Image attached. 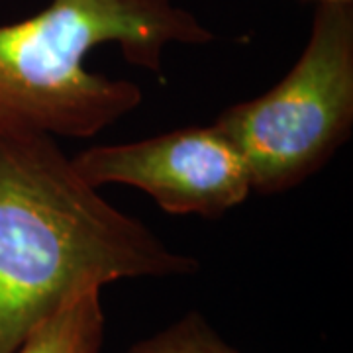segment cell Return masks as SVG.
Listing matches in <instances>:
<instances>
[{"mask_svg": "<svg viewBox=\"0 0 353 353\" xmlns=\"http://www.w3.org/2000/svg\"><path fill=\"white\" fill-rule=\"evenodd\" d=\"M212 34L171 0H51L36 16L0 26V134L92 138L141 104L132 81L85 67L101 43L163 77L165 46Z\"/></svg>", "mask_w": 353, "mask_h": 353, "instance_id": "cell-2", "label": "cell"}, {"mask_svg": "<svg viewBox=\"0 0 353 353\" xmlns=\"http://www.w3.org/2000/svg\"><path fill=\"white\" fill-rule=\"evenodd\" d=\"M128 353H240L230 347L199 312H190L176 324L148 340L138 341Z\"/></svg>", "mask_w": 353, "mask_h": 353, "instance_id": "cell-6", "label": "cell"}, {"mask_svg": "<svg viewBox=\"0 0 353 353\" xmlns=\"http://www.w3.org/2000/svg\"><path fill=\"white\" fill-rule=\"evenodd\" d=\"M101 290H87L30 330L14 353H101Z\"/></svg>", "mask_w": 353, "mask_h": 353, "instance_id": "cell-5", "label": "cell"}, {"mask_svg": "<svg viewBox=\"0 0 353 353\" xmlns=\"http://www.w3.org/2000/svg\"><path fill=\"white\" fill-rule=\"evenodd\" d=\"M318 2L322 4V2H352V0H318Z\"/></svg>", "mask_w": 353, "mask_h": 353, "instance_id": "cell-7", "label": "cell"}, {"mask_svg": "<svg viewBox=\"0 0 353 353\" xmlns=\"http://www.w3.org/2000/svg\"><path fill=\"white\" fill-rule=\"evenodd\" d=\"M71 161L90 187H136L167 214L220 218L252 194L241 155L214 126L181 128L134 143L94 145Z\"/></svg>", "mask_w": 353, "mask_h": 353, "instance_id": "cell-4", "label": "cell"}, {"mask_svg": "<svg viewBox=\"0 0 353 353\" xmlns=\"http://www.w3.org/2000/svg\"><path fill=\"white\" fill-rule=\"evenodd\" d=\"M212 126L238 150L252 192L301 185L328 163L353 126L352 2H322L303 55L265 94L226 108Z\"/></svg>", "mask_w": 353, "mask_h": 353, "instance_id": "cell-3", "label": "cell"}, {"mask_svg": "<svg viewBox=\"0 0 353 353\" xmlns=\"http://www.w3.org/2000/svg\"><path fill=\"white\" fill-rule=\"evenodd\" d=\"M196 271L99 196L53 136L0 134V353L87 290Z\"/></svg>", "mask_w": 353, "mask_h": 353, "instance_id": "cell-1", "label": "cell"}]
</instances>
